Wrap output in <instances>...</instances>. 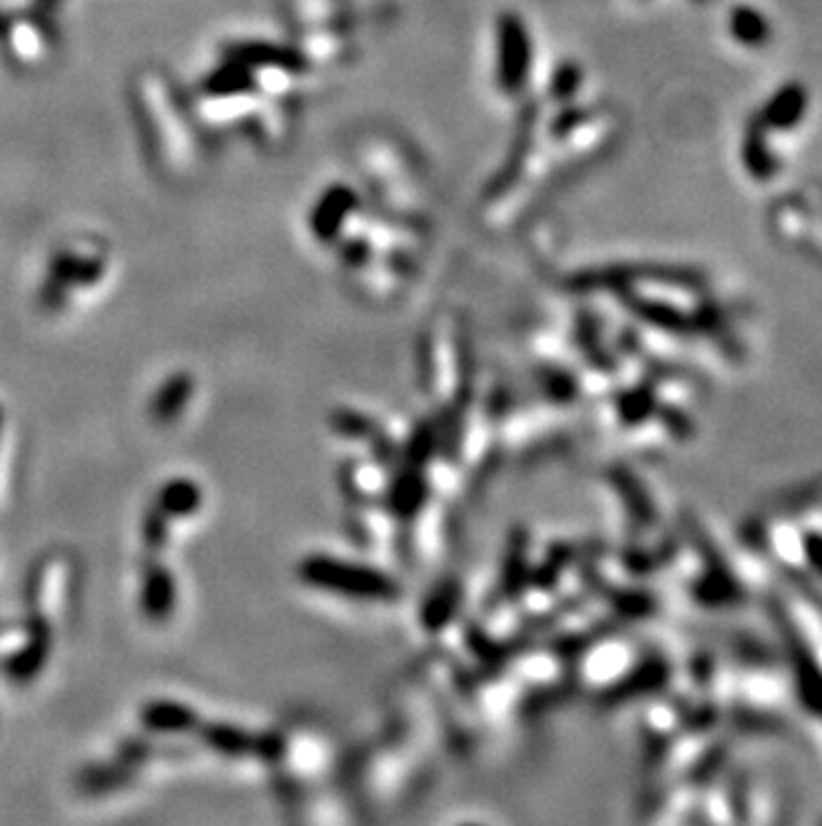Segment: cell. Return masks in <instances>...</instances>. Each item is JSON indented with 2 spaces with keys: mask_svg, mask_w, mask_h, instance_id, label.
I'll return each mask as SVG.
<instances>
[{
  "mask_svg": "<svg viewBox=\"0 0 822 826\" xmlns=\"http://www.w3.org/2000/svg\"><path fill=\"white\" fill-rule=\"evenodd\" d=\"M305 575L307 581L318 583V586L337 588L339 594L364 596V600H387V596L396 594V586L385 575L358 565H345V562L311 560L305 565Z\"/></svg>",
  "mask_w": 822,
  "mask_h": 826,
  "instance_id": "obj_1",
  "label": "cell"
}]
</instances>
